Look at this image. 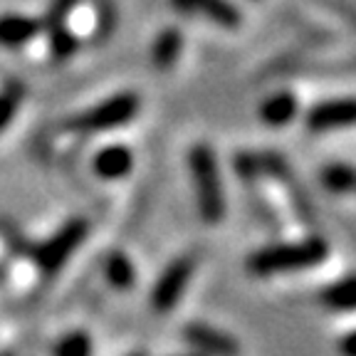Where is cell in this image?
Returning a JSON list of instances; mask_svg holds the SVG:
<instances>
[{
    "label": "cell",
    "mask_w": 356,
    "mask_h": 356,
    "mask_svg": "<svg viewBox=\"0 0 356 356\" xmlns=\"http://www.w3.org/2000/svg\"><path fill=\"white\" fill-rule=\"evenodd\" d=\"M329 245L319 235L300 240V243H275L252 250L245 260V270L255 277H273L280 273H297V270H309L327 260Z\"/></svg>",
    "instance_id": "1"
},
{
    "label": "cell",
    "mask_w": 356,
    "mask_h": 356,
    "mask_svg": "<svg viewBox=\"0 0 356 356\" xmlns=\"http://www.w3.org/2000/svg\"><path fill=\"white\" fill-rule=\"evenodd\" d=\"M191 184L195 191V206L208 225H218L225 218V188H222L220 166H218L216 151L208 144H193L188 151Z\"/></svg>",
    "instance_id": "2"
},
{
    "label": "cell",
    "mask_w": 356,
    "mask_h": 356,
    "mask_svg": "<svg viewBox=\"0 0 356 356\" xmlns=\"http://www.w3.org/2000/svg\"><path fill=\"white\" fill-rule=\"evenodd\" d=\"M141 109L139 95L134 92H119L111 95L109 99L99 102V104L89 106V109L79 111L67 117L62 127L67 131H79V134H95V131H109V129L127 127Z\"/></svg>",
    "instance_id": "3"
},
{
    "label": "cell",
    "mask_w": 356,
    "mask_h": 356,
    "mask_svg": "<svg viewBox=\"0 0 356 356\" xmlns=\"http://www.w3.org/2000/svg\"><path fill=\"white\" fill-rule=\"evenodd\" d=\"M87 235H89L87 218H70L55 235H50V238L38 245H30L28 252L35 265H38L40 273L44 277H52V275H57L67 265V260L74 255V250L82 248Z\"/></svg>",
    "instance_id": "4"
},
{
    "label": "cell",
    "mask_w": 356,
    "mask_h": 356,
    "mask_svg": "<svg viewBox=\"0 0 356 356\" xmlns=\"http://www.w3.org/2000/svg\"><path fill=\"white\" fill-rule=\"evenodd\" d=\"M260 168H262V178H273V181H277V184L282 186L284 195H287V200H289V208L300 218L302 225L317 228V222H319L317 211L312 206L309 193L305 191V186L295 178L287 159H284L282 154H277V151H260Z\"/></svg>",
    "instance_id": "5"
},
{
    "label": "cell",
    "mask_w": 356,
    "mask_h": 356,
    "mask_svg": "<svg viewBox=\"0 0 356 356\" xmlns=\"http://www.w3.org/2000/svg\"><path fill=\"white\" fill-rule=\"evenodd\" d=\"M193 273H195L193 255H181L168 262L163 267V273L159 275V280L154 282V289H151V307L156 312H161V314L171 312L181 302V297L186 295Z\"/></svg>",
    "instance_id": "6"
},
{
    "label": "cell",
    "mask_w": 356,
    "mask_h": 356,
    "mask_svg": "<svg viewBox=\"0 0 356 356\" xmlns=\"http://www.w3.org/2000/svg\"><path fill=\"white\" fill-rule=\"evenodd\" d=\"M356 119V102L351 97H339V99H324L307 111L305 124L312 134L334 131V129L351 127Z\"/></svg>",
    "instance_id": "7"
},
{
    "label": "cell",
    "mask_w": 356,
    "mask_h": 356,
    "mask_svg": "<svg viewBox=\"0 0 356 356\" xmlns=\"http://www.w3.org/2000/svg\"><path fill=\"white\" fill-rule=\"evenodd\" d=\"M173 10L184 15H200L222 30H238L243 25V10L233 0H171Z\"/></svg>",
    "instance_id": "8"
},
{
    "label": "cell",
    "mask_w": 356,
    "mask_h": 356,
    "mask_svg": "<svg viewBox=\"0 0 356 356\" xmlns=\"http://www.w3.org/2000/svg\"><path fill=\"white\" fill-rule=\"evenodd\" d=\"M184 339H186V344L193 346L195 351H203V354L228 356V354H238L240 351V344L228 332H220V329L211 327V324H203V322L186 324Z\"/></svg>",
    "instance_id": "9"
},
{
    "label": "cell",
    "mask_w": 356,
    "mask_h": 356,
    "mask_svg": "<svg viewBox=\"0 0 356 356\" xmlns=\"http://www.w3.org/2000/svg\"><path fill=\"white\" fill-rule=\"evenodd\" d=\"M44 30L42 20L33 15H20V13H6L0 15V47L8 50H20L30 44Z\"/></svg>",
    "instance_id": "10"
},
{
    "label": "cell",
    "mask_w": 356,
    "mask_h": 356,
    "mask_svg": "<svg viewBox=\"0 0 356 356\" xmlns=\"http://www.w3.org/2000/svg\"><path fill=\"white\" fill-rule=\"evenodd\" d=\"M257 114H260V122L270 129L289 127L300 114V99L289 89H277V92H273L270 97L262 99Z\"/></svg>",
    "instance_id": "11"
},
{
    "label": "cell",
    "mask_w": 356,
    "mask_h": 356,
    "mask_svg": "<svg viewBox=\"0 0 356 356\" xmlns=\"http://www.w3.org/2000/svg\"><path fill=\"white\" fill-rule=\"evenodd\" d=\"M92 168L102 181H122L131 173L134 154L124 144H109L99 149L92 159Z\"/></svg>",
    "instance_id": "12"
},
{
    "label": "cell",
    "mask_w": 356,
    "mask_h": 356,
    "mask_svg": "<svg viewBox=\"0 0 356 356\" xmlns=\"http://www.w3.org/2000/svg\"><path fill=\"white\" fill-rule=\"evenodd\" d=\"M184 55V33L178 28H163L151 42V62L156 70L168 72Z\"/></svg>",
    "instance_id": "13"
},
{
    "label": "cell",
    "mask_w": 356,
    "mask_h": 356,
    "mask_svg": "<svg viewBox=\"0 0 356 356\" xmlns=\"http://www.w3.org/2000/svg\"><path fill=\"white\" fill-rule=\"evenodd\" d=\"M104 277L114 289H131L136 282V267L124 252H111L104 262Z\"/></svg>",
    "instance_id": "14"
},
{
    "label": "cell",
    "mask_w": 356,
    "mask_h": 356,
    "mask_svg": "<svg viewBox=\"0 0 356 356\" xmlns=\"http://www.w3.org/2000/svg\"><path fill=\"white\" fill-rule=\"evenodd\" d=\"M47 47H50L52 62H67L70 57L77 55L79 50V38L67 28V22L47 28Z\"/></svg>",
    "instance_id": "15"
},
{
    "label": "cell",
    "mask_w": 356,
    "mask_h": 356,
    "mask_svg": "<svg viewBox=\"0 0 356 356\" xmlns=\"http://www.w3.org/2000/svg\"><path fill=\"white\" fill-rule=\"evenodd\" d=\"M322 302L334 312H351L356 305V280L354 275H346L339 282H332L322 292Z\"/></svg>",
    "instance_id": "16"
},
{
    "label": "cell",
    "mask_w": 356,
    "mask_h": 356,
    "mask_svg": "<svg viewBox=\"0 0 356 356\" xmlns=\"http://www.w3.org/2000/svg\"><path fill=\"white\" fill-rule=\"evenodd\" d=\"M322 186L334 195H346L354 191V168L349 163H329L322 168Z\"/></svg>",
    "instance_id": "17"
},
{
    "label": "cell",
    "mask_w": 356,
    "mask_h": 356,
    "mask_svg": "<svg viewBox=\"0 0 356 356\" xmlns=\"http://www.w3.org/2000/svg\"><path fill=\"white\" fill-rule=\"evenodd\" d=\"M233 171L238 173V178L245 186H257V181L262 178L260 151H240V154H235Z\"/></svg>",
    "instance_id": "18"
},
{
    "label": "cell",
    "mask_w": 356,
    "mask_h": 356,
    "mask_svg": "<svg viewBox=\"0 0 356 356\" xmlns=\"http://www.w3.org/2000/svg\"><path fill=\"white\" fill-rule=\"evenodd\" d=\"M89 351H92V339H89V334L84 329L67 332L55 344L57 356H87Z\"/></svg>",
    "instance_id": "19"
},
{
    "label": "cell",
    "mask_w": 356,
    "mask_h": 356,
    "mask_svg": "<svg viewBox=\"0 0 356 356\" xmlns=\"http://www.w3.org/2000/svg\"><path fill=\"white\" fill-rule=\"evenodd\" d=\"M20 104H22V87L10 84V87H6L0 92V134L13 124Z\"/></svg>",
    "instance_id": "20"
},
{
    "label": "cell",
    "mask_w": 356,
    "mask_h": 356,
    "mask_svg": "<svg viewBox=\"0 0 356 356\" xmlns=\"http://www.w3.org/2000/svg\"><path fill=\"white\" fill-rule=\"evenodd\" d=\"M77 6H79V0H52L50 8H47V13H44V17H42L44 30L55 28V25H62V22H67L70 13H72Z\"/></svg>",
    "instance_id": "21"
},
{
    "label": "cell",
    "mask_w": 356,
    "mask_h": 356,
    "mask_svg": "<svg viewBox=\"0 0 356 356\" xmlns=\"http://www.w3.org/2000/svg\"><path fill=\"white\" fill-rule=\"evenodd\" d=\"M354 339H356V337H354V332H349V334H346V339L344 341H341V351H344V354H354Z\"/></svg>",
    "instance_id": "22"
}]
</instances>
